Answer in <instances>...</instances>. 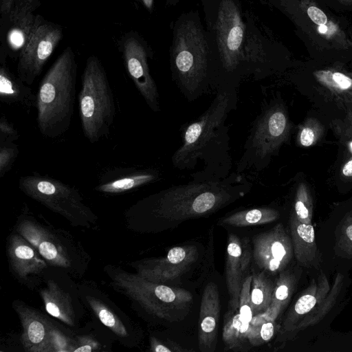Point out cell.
I'll return each instance as SVG.
<instances>
[{
  "instance_id": "cell-17",
  "label": "cell",
  "mask_w": 352,
  "mask_h": 352,
  "mask_svg": "<svg viewBox=\"0 0 352 352\" xmlns=\"http://www.w3.org/2000/svg\"><path fill=\"white\" fill-rule=\"evenodd\" d=\"M198 251L194 245L177 246L166 256L135 261L131 266L135 272L148 280L164 283L186 272L197 261Z\"/></svg>"
},
{
  "instance_id": "cell-14",
  "label": "cell",
  "mask_w": 352,
  "mask_h": 352,
  "mask_svg": "<svg viewBox=\"0 0 352 352\" xmlns=\"http://www.w3.org/2000/svg\"><path fill=\"white\" fill-rule=\"evenodd\" d=\"M62 28L43 17L18 56L16 75L28 85L33 84L63 38Z\"/></svg>"
},
{
  "instance_id": "cell-3",
  "label": "cell",
  "mask_w": 352,
  "mask_h": 352,
  "mask_svg": "<svg viewBox=\"0 0 352 352\" xmlns=\"http://www.w3.org/2000/svg\"><path fill=\"white\" fill-rule=\"evenodd\" d=\"M251 184L239 173L222 179L173 186L138 201L127 214L148 212L164 220L182 221L210 214L244 196Z\"/></svg>"
},
{
  "instance_id": "cell-31",
  "label": "cell",
  "mask_w": 352,
  "mask_h": 352,
  "mask_svg": "<svg viewBox=\"0 0 352 352\" xmlns=\"http://www.w3.org/2000/svg\"><path fill=\"white\" fill-rule=\"evenodd\" d=\"M346 284V279L344 275L338 273L326 297L295 327L292 333H297L302 331L316 325L325 318L341 299V294L345 289Z\"/></svg>"
},
{
  "instance_id": "cell-9",
  "label": "cell",
  "mask_w": 352,
  "mask_h": 352,
  "mask_svg": "<svg viewBox=\"0 0 352 352\" xmlns=\"http://www.w3.org/2000/svg\"><path fill=\"white\" fill-rule=\"evenodd\" d=\"M16 231L30 242L50 266L74 276L86 269V252L66 232L45 226L26 215L18 219Z\"/></svg>"
},
{
  "instance_id": "cell-22",
  "label": "cell",
  "mask_w": 352,
  "mask_h": 352,
  "mask_svg": "<svg viewBox=\"0 0 352 352\" xmlns=\"http://www.w3.org/2000/svg\"><path fill=\"white\" fill-rule=\"evenodd\" d=\"M220 300L218 286L208 283L203 292L198 327V345L201 352H214L217 346Z\"/></svg>"
},
{
  "instance_id": "cell-29",
  "label": "cell",
  "mask_w": 352,
  "mask_h": 352,
  "mask_svg": "<svg viewBox=\"0 0 352 352\" xmlns=\"http://www.w3.org/2000/svg\"><path fill=\"white\" fill-rule=\"evenodd\" d=\"M344 63H333L312 72L317 82L332 94L352 96V70H347Z\"/></svg>"
},
{
  "instance_id": "cell-38",
  "label": "cell",
  "mask_w": 352,
  "mask_h": 352,
  "mask_svg": "<svg viewBox=\"0 0 352 352\" xmlns=\"http://www.w3.org/2000/svg\"><path fill=\"white\" fill-rule=\"evenodd\" d=\"M252 278V275H249L245 278L239 296V314L241 320L247 322H251L254 317L250 302Z\"/></svg>"
},
{
  "instance_id": "cell-48",
  "label": "cell",
  "mask_w": 352,
  "mask_h": 352,
  "mask_svg": "<svg viewBox=\"0 0 352 352\" xmlns=\"http://www.w3.org/2000/svg\"><path fill=\"white\" fill-rule=\"evenodd\" d=\"M180 0H164L165 5L166 6H176Z\"/></svg>"
},
{
  "instance_id": "cell-25",
  "label": "cell",
  "mask_w": 352,
  "mask_h": 352,
  "mask_svg": "<svg viewBox=\"0 0 352 352\" xmlns=\"http://www.w3.org/2000/svg\"><path fill=\"white\" fill-rule=\"evenodd\" d=\"M289 223L294 255L298 265L318 270L321 254L316 245L313 225L300 222L292 210Z\"/></svg>"
},
{
  "instance_id": "cell-27",
  "label": "cell",
  "mask_w": 352,
  "mask_h": 352,
  "mask_svg": "<svg viewBox=\"0 0 352 352\" xmlns=\"http://www.w3.org/2000/svg\"><path fill=\"white\" fill-rule=\"evenodd\" d=\"M255 324L241 320L239 309H230L224 316L222 338L228 349L245 351L254 346Z\"/></svg>"
},
{
  "instance_id": "cell-21",
  "label": "cell",
  "mask_w": 352,
  "mask_h": 352,
  "mask_svg": "<svg viewBox=\"0 0 352 352\" xmlns=\"http://www.w3.org/2000/svg\"><path fill=\"white\" fill-rule=\"evenodd\" d=\"M252 253L248 241H241L236 234H230L226 258V280L230 295V307L239 309V296L245 276L250 265Z\"/></svg>"
},
{
  "instance_id": "cell-7",
  "label": "cell",
  "mask_w": 352,
  "mask_h": 352,
  "mask_svg": "<svg viewBox=\"0 0 352 352\" xmlns=\"http://www.w3.org/2000/svg\"><path fill=\"white\" fill-rule=\"evenodd\" d=\"M104 272L111 285L155 318L177 321L187 314L192 302L188 290L148 280L136 272L108 265Z\"/></svg>"
},
{
  "instance_id": "cell-47",
  "label": "cell",
  "mask_w": 352,
  "mask_h": 352,
  "mask_svg": "<svg viewBox=\"0 0 352 352\" xmlns=\"http://www.w3.org/2000/svg\"><path fill=\"white\" fill-rule=\"evenodd\" d=\"M30 9L34 11L41 5V0H21Z\"/></svg>"
},
{
  "instance_id": "cell-44",
  "label": "cell",
  "mask_w": 352,
  "mask_h": 352,
  "mask_svg": "<svg viewBox=\"0 0 352 352\" xmlns=\"http://www.w3.org/2000/svg\"><path fill=\"white\" fill-rule=\"evenodd\" d=\"M16 0H1L0 1V12L1 18L9 14L12 10Z\"/></svg>"
},
{
  "instance_id": "cell-34",
  "label": "cell",
  "mask_w": 352,
  "mask_h": 352,
  "mask_svg": "<svg viewBox=\"0 0 352 352\" xmlns=\"http://www.w3.org/2000/svg\"><path fill=\"white\" fill-rule=\"evenodd\" d=\"M292 211L297 219L305 224H312L314 204L309 187L300 183L296 190Z\"/></svg>"
},
{
  "instance_id": "cell-36",
  "label": "cell",
  "mask_w": 352,
  "mask_h": 352,
  "mask_svg": "<svg viewBox=\"0 0 352 352\" xmlns=\"http://www.w3.org/2000/svg\"><path fill=\"white\" fill-rule=\"evenodd\" d=\"M323 133L321 124L315 118H308L300 127L297 142L302 147L314 145Z\"/></svg>"
},
{
  "instance_id": "cell-26",
  "label": "cell",
  "mask_w": 352,
  "mask_h": 352,
  "mask_svg": "<svg viewBox=\"0 0 352 352\" xmlns=\"http://www.w3.org/2000/svg\"><path fill=\"white\" fill-rule=\"evenodd\" d=\"M0 100L2 103L19 106L27 113L36 107V94L20 78L10 71L6 58H0Z\"/></svg>"
},
{
  "instance_id": "cell-49",
  "label": "cell",
  "mask_w": 352,
  "mask_h": 352,
  "mask_svg": "<svg viewBox=\"0 0 352 352\" xmlns=\"http://www.w3.org/2000/svg\"><path fill=\"white\" fill-rule=\"evenodd\" d=\"M350 146V148H351V152H352V142H351V144H350V146Z\"/></svg>"
},
{
  "instance_id": "cell-39",
  "label": "cell",
  "mask_w": 352,
  "mask_h": 352,
  "mask_svg": "<svg viewBox=\"0 0 352 352\" xmlns=\"http://www.w3.org/2000/svg\"><path fill=\"white\" fill-rule=\"evenodd\" d=\"M19 154V148L14 142L0 143V177L10 170Z\"/></svg>"
},
{
  "instance_id": "cell-1",
  "label": "cell",
  "mask_w": 352,
  "mask_h": 352,
  "mask_svg": "<svg viewBox=\"0 0 352 352\" xmlns=\"http://www.w3.org/2000/svg\"><path fill=\"white\" fill-rule=\"evenodd\" d=\"M234 85L220 84L209 107L182 129V144L172 157L179 170H193L198 162L202 169L190 175L192 180L222 179L230 173L229 128L226 121L236 104Z\"/></svg>"
},
{
  "instance_id": "cell-11",
  "label": "cell",
  "mask_w": 352,
  "mask_h": 352,
  "mask_svg": "<svg viewBox=\"0 0 352 352\" xmlns=\"http://www.w3.org/2000/svg\"><path fill=\"white\" fill-rule=\"evenodd\" d=\"M19 188L28 197L63 217L72 226L89 228L98 219L78 189L55 178L34 173L21 177Z\"/></svg>"
},
{
  "instance_id": "cell-32",
  "label": "cell",
  "mask_w": 352,
  "mask_h": 352,
  "mask_svg": "<svg viewBox=\"0 0 352 352\" xmlns=\"http://www.w3.org/2000/svg\"><path fill=\"white\" fill-rule=\"evenodd\" d=\"M279 212L272 208L261 207L234 212L219 221L221 225L234 227L258 226L276 221Z\"/></svg>"
},
{
  "instance_id": "cell-37",
  "label": "cell",
  "mask_w": 352,
  "mask_h": 352,
  "mask_svg": "<svg viewBox=\"0 0 352 352\" xmlns=\"http://www.w3.org/2000/svg\"><path fill=\"white\" fill-rule=\"evenodd\" d=\"M252 321L255 324L256 327L254 346H258L269 342L275 333V320L269 318L263 313L254 316Z\"/></svg>"
},
{
  "instance_id": "cell-2",
  "label": "cell",
  "mask_w": 352,
  "mask_h": 352,
  "mask_svg": "<svg viewBox=\"0 0 352 352\" xmlns=\"http://www.w3.org/2000/svg\"><path fill=\"white\" fill-rule=\"evenodd\" d=\"M283 14L310 56L323 62L352 60L351 21L320 0H263Z\"/></svg>"
},
{
  "instance_id": "cell-28",
  "label": "cell",
  "mask_w": 352,
  "mask_h": 352,
  "mask_svg": "<svg viewBox=\"0 0 352 352\" xmlns=\"http://www.w3.org/2000/svg\"><path fill=\"white\" fill-rule=\"evenodd\" d=\"M302 274V267L284 270L276 281L270 307L264 314L270 319L276 320L287 307L296 290Z\"/></svg>"
},
{
  "instance_id": "cell-40",
  "label": "cell",
  "mask_w": 352,
  "mask_h": 352,
  "mask_svg": "<svg viewBox=\"0 0 352 352\" xmlns=\"http://www.w3.org/2000/svg\"><path fill=\"white\" fill-rule=\"evenodd\" d=\"M101 343L92 336L80 335L74 336L72 352H95L100 351Z\"/></svg>"
},
{
  "instance_id": "cell-19",
  "label": "cell",
  "mask_w": 352,
  "mask_h": 352,
  "mask_svg": "<svg viewBox=\"0 0 352 352\" xmlns=\"http://www.w3.org/2000/svg\"><path fill=\"white\" fill-rule=\"evenodd\" d=\"M13 308L22 327L21 342L27 352H54L55 324L38 309L16 300Z\"/></svg>"
},
{
  "instance_id": "cell-33",
  "label": "cell",
  "mask_w": 352,
  "mask_h": 352,
  "mask_svg": "<svg viewBox=\"0 0 352 352\" xmlns=\"http://www.w3.org/2000/svg\"><path fill=\"white\" fill-rule=\"evenodd\" d=\"M250 302L253 316L263 314L270 307L275 284L265 275L264 271L252 274Z\"/></svg>"
},
{
  "instance_id": "cell-6",
  "label": "cell",
  "mask_w": 352,
  "mask_h": 352,
  "mask_svg": "<svg viewBox=\"0 0 352 352\" xmlns=\"http://www.w3.org/2000/svg\"><path fill=\"white\" fill-rule=\"evenodd\" d=\"M77 63L67 47L41 81L36 94V122L44 137L56 138L69 129L74 111Z\"/></svg>"
},
{
  "instance_id": "cell-10",
  "label": "cell",
  "mask_w": 352,
  "mask_h": 352,
  "mask_svg": "<svg viewBox=\"0 0 352 352\" xmlns=\"http://www.w3.org/2000/svg\"><path fill=\"white\" fill-rule=\"evenodd\" d=\"M290 124L283 104L275 101L263 107L253 123L244 144L236 173L254 168L261 170L270 163L289 137Z\"/></svg>"
},
{
  "instance_id": "cell-50",
  "label": "cell",
  "mask_w": 352,
  "mask_h": 352,
  "mask_svg": "<svg viewBox=\"0 0 352 352\" xmlns=\"http://www.w3.org/2000/svg\"><path fill=\"white\" fill-rule=\"evenodd\" d=\"M351 37H352V23H351Z\"/></svg>"
},
{
  "instance_id": "cell-24",
  "label": "cell",
  "mask_w": 352,
  "mask_h": 352,
  "mask_svg": "<svg viewBox=\"0 0 352 352\" xmlns=\"http://www.w3.org/2000/svg\"><path fill=\"white\" fill-rule=\"evenodd\" d=\"M40 296L50 316L69 327L78 324L81 313L77 309L76 299L56 280L47 278L45 287L40 290Z\"/></svg>"
},
{
  "instance_id": "cell-46",
  "label": "cell",
  "mask_w": 352,
  "mask_h": 352,
  "mask_svg": "<svg viewBox=\"0 0 352 352\" xmlns=\"http://www.w3.org/2000/svg\"><path fill=\"white\" fill-rule=\"evenodd\" d=\"M148 12L151 13L153 10L154 0H137Z\"/></svg>"
},
{
  "instance_id": "cell-5",
  "label": "cell",
  "mask_w": 352,
  "mask_h": 352,
  "mask_svg": "<svg viewBox=\"0 0 352 352\" xmlns=\"http://www.w3.org/2000/svg\"><path fill=\"white\" fill-rule=\"evenodd\" d=\"M169 49L172 77L188 100L212 83L205 26L197 10L181 14L173 23Z\"/></svg>"
},
{
  "instance_id": "cell-18",
  "label": "cell",
  "mask_w": 352,
  "mask_h": 352,
  "mask_svg": "<svg viewBox=\"0 0 352 352\" xmlns=\"http://www.w3.org/2000/svg\"><path fill=\"white\" fill-rule=\"evenodd\" d=\"M7 254L10 270L21 283L34 287L44 279L50 265L17 231L8 237Z\"/></svg>"
},
{
  "instance_id": "cell-43",
  "label": "cell",
  "mask_w": 352,
  "mask_h": 352,
  "mask_svg": "<svg viewBox=\"0 0 352 352\" xmlns=\"http://www.w3.org/2000/svg\"><path fill=\"white\" fill-rule=\"evenodd\" d=\"M337 12H351L352 0H320Z\"/></svg>"
},
{
  "instance_id": "cell-8",
  "label": "cell",
  "mask_w": 352,
  "mask_h": 352,
  "mask_svg": "<svg viewBox=\"0 0 352 352\" xmlns=\"http://www.w3.org/2000/svg\"><path fill=\"white\" fill-rule=\"evenodd\" d=\"M81 127L91 143L107 138L113 123L116 108L105 69L96 56L86 61L78 94Z\"/></svg>"
},
{
  "instance_id": "cell-15",
  "label": "cell",
  "mask_w": 352,
  "mask_h": 352,
  "mask_svg": "<svg viewBox=\"0 0 352 352\" xmlns=\"http://www.w3.org/2000/svg\"><path fill=\"white\" fill-rule=\"evenodd\" d=\"M78 293L95 316L124 346L136 344L138 331L129 317L101 291L87 284L77 287Z\"/></svg>"
},
{
  "instance_id": "cell-35",
  "label": "cell",
  "mask_w": 352,
  "mask_h": 352,
  "mask_svg": "<svg viewBox=\"0 0 352 352\" xmlns=\"http://www.w3.org/2000/svg\"><path fill=\"white\" fill-rule=\"evenodd\" d=\"M336 248L342 256L352 258V210L344 215L338 226Z\"/></svg>"
},
{
  "instance_id": "cell-23",
  "label": "cell",
  "mask_w": 352,
  "mask_h": 352,
  "mask_svg": "<svg viewBox=\"0 0 352 352\" xmlns=\"http://www.w3.org/2000/svg\"><path fill=\"white\" fill-rule=\"evenodd\" d=\"M331 288L329 280L320 270L300 294L287 311L282 324L281 333L292 332L295 327L326 297Z\"/></svg>"
},
{
  "instance_id": "cell-13",
  "label": "cell",
  "mask_w": 352,
  "mask_h": 352,
  "mask_svg": "<svg viewBox=\"0 0 352 352\" xmlns=\"http://www.w3.org/2000/svg\"><path fill=\"white\" fill-rule=\"evenodd\" d=\"M118 45L126 70L138 91L148 107L159 112V93L148 67L152 53L146 42L138 33L131 32L121 38Z\"/></svg>"
},
{
  "instance_id": "cell-12",
  "label": "cell",
  "mask_w": 352,
  "mask_h": 352,
  "mask_svg": "<svg viewBox=\"0 0 352 352\" xmlns=\"http://www.w3.org/2000/svg\"><path fill=\"white\" fill-rule=\"evenodd\" d=\"M245 37L243 47L245 74L262 77L278 63L287 60L289 52L271 31L250 11L244 12Z\"/></svg>"
},
{
  "instance_id": "cell-20",
  "label": "cell",
  "mask_w": 352,
  "mask_h": 352,
  "mask_svg": "<svg viewBox=\"0 0 352 352\" xmlns=\"http://www.w3.org/2000/svg\"><path fill=\"white\" fill-rule=\"evenodd\" d=\"M34 12L21 0H16L9 14L1 18L4 21L5 48L1 49V56H19L43 19Z\"/></svg>"
},
{
  "instance_id": "cell-45",
  "label": "cell",
  "mask_w": 352,
  "mask_h": 352,
  "mask_svg": "<svg viewBox=\"0 0 352 352\" xmlns=\"http://www.w3.org/2000/svg\"><path fill=\"white\" fill-rule=\"evenodd\" d=\"M342 174L347 177H352V158L348 160L342 166Z\"/></svg>"
},
{
  "instance_id": "cell-42",
  "label": "cell",
  "mask_w": 352,
  "mask_h": 352,
  "mask_svg": "<svg viewBox=\"0 0 352 352\" xmlns=\"http://www.w3.org/2000/svg\"><path fill=\"white\" fill-rule=\"evenodd\" d=\"M19 137L16 129L2 115L0 119V143L14 142Z\"/></svg>"
},
{
  "instance_id": "cell-4",
  "label": "cell",
  "mask_w": 352,
  "mask_h": 352,
  "mask_svg": "<svg viewBox=\"0 0 352 352\" xmlns=\"http://www.w3.org/2000/svg\"><path fill=\"white\" fill-rule=\"evenodd\" d=\"M212 83H232L244 75V12L239 0H200Z\"/></svg>"
},
{
  "instance_id": "cell-41",
  "label": "cell",
  "mask_w": 352,
  "mask_h": 352,
  "mask_svg": "<svg viewBox=\"0 0 352 352\" xmlns=\"http://www.w3.org/2000/svg\"><path fill=\"white\" fill-rule=\"evenodd\" d=\"M149 342L150 350L153 352L189 351V350L183 349L180 345L173 341H164L155 336L150 337Z\"/></svg>"
},
{
  "instance_id": "cell-16",
  "label": "cell",
  "mask_w": 352,
  "mask_h": 352,
  "mask_svg": "<svg viewBox=\"0 0 352 352\" xmlns=\"http://www.w3.org/2000/svg\"><path fill=\"white\" fill-rule=\"evenodd\" d=\"M252 255L264 272L277 273L286 269L294 255L291 236L282 223L254 236Z\"/></svg>"
},
{
  "instance_id": "cell-30",
  "label": "cell",
  "mask_w": 352,
  "mask_h": 352,
  "mask_svg": "<svg viewBox=\"0 0 352 352\" xmlns=\"http://www.w3.org/2000/svg\"><path fill=\"white\" fill-rule=\"evenodd\" d=\"M159 177V172L155 169L133 170L100 183L95 190L105 194H120L154 182Z\"/></svg>"
}]
</instances>
